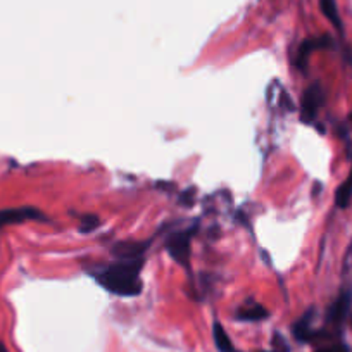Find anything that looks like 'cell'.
Returning <instances> with one entry per match:
<instances>
[{"label":"cell","instance_id":"1","mask_svg":"<svg viewBox=\"0 0 352 352\" xmlns=\"http://www.w3.org/2000/svg\"><path fill=\"white\" fill-rule=\"evenodd\" d=\"M144 263V257H114L113 263L94 266L90 275L113 296L137 297L144 289L140 278Z\"/></svg>","mask_w":352,"mask_h":352},{"label":"cell","instance_id":"2","mask_svg":"<svg viewBox=\"0 0 352 352\" xmlns=\"http://www.w3.org/2000/svg\"><path fill=\"white\" fill-rule=\"evenodd\" d=\"M195 232H197V225L188 226V228L180 230V232H173L166 239V250L184 268L190 266V243Z\"/></svg>","mask_w":352,"mask_h":352},{"label":"cell","instance_id":"3","mask_svg":"<svg viewBox=\"0 0 352 352\" xmlns=\"http://www.w3.org/2000/svg\"><path fill=\"white\" fill-rule=\"evenodd\" d=\"M323 88L318 83L311 85L302 96V104H300V118L304 123H313L314 118L320 113V107L323 104Z\"/></svg>","mask_w":352,"mask_h":352},{"label":"cell","instance_id":"4","mask_svg":"<svg viewBox=\"0 0 352 352\" xmlns=\"http://www.w3.org/2000/svg\"><path fill=\"white\" fill-rule=\"evenodd\" d=\"M36 219H45L42 211L32 206H23V208H9L0 211V228L8 225H16V223L36 221Z\"/></svg>","mask_w":352,"mask_h":352},{"label":"cell","instance_id":"5","mask_svg":"<svg viewBox=\"0 0 352 352\" xmlns=\"http://www.w3.org/2000/svg\"><path fill=\"white\" fill-rule=\"evenodd\" d=\"M349 306H351V294L344 292L333 304H331L330 309H328V321L335 324L342 323V321L345 320V316H347Z\"/></svg>","mask_w":352,"mask_h":352},{"label":"cell","instance_id":"6","mask_svg":"<svg viewBox=\"0 0 352 352\" xmlns=\"http://www.w3.org/2000/svg\"><path fill=\"white\" fill-rule=\"evenodd\" d=\"M148 242H120L114 245V257H144Z\"/></svg>","mask_w":352,"mask_h":352},{"label":"cell","instance_id":"7","mask_svg":"<svg viewBox=\"0 0 352 352\" xmlns=\"http://www.w3.org/2000/svg\"><path fill=\"white\" fill-rule=\"evenodd\" d=\"M270 316L268 309L257 302H247L236 311V320L240 321H261Z\"/></svg>","mask_w":352,"mask_h":352},{"label":"cell","instance_id":"8","mask_svg":"<svg viewBox=\"0 0 352 352\" xmlns=\"http://www.w3.org/2000/svg\"><path fill=\"white\" fill-rule=\"evenodd\" d=\"M294 335L299 342H309L316 337V331L311 328V313H306L296 324H294Z\"/></svg>","mask_w":352,"mask_h":352},{"label":"cell","instance_id":"9","mask_svg":"<svg viewBox=\"0 0 352 352\" xmlns=\"http://www.w3.org/2000/svg\"><path fill=\"white\" fill-rule=\"evenodd\" d=\"M212 335H214V344L219 352H235L232 340H230V337L226 335L223 324L218 323V321H216L214 327H212Z\"/></svg>","mask_w":352,"mask_h":352},{"label":"cell","instance_id":"10","mask_svg":"<svg viewBox=\"0 0 352 352\" xmlns=\"http://www.w3.org/2000/svg\"><path fill=\"white\" fill-rule=\"evenodd\" d=\"M351 199H352V169L347 180L338 187L337 195H335V202H337L338 208L345 209L349 206V202H351Z\"/></svg>","mask_w":352,"mask_h":352},{"label":"cell","instance_id":"11","mask_svg":"<svg viewBox=\"0 0 352 352\" xmlns=\"http://www.w3.org/2000/svg\"><path fill=\"white\" fill-rule=\"evenodd\" d=\"M327 40H306V42L300 45L299 49V67L300 69H306V64H307V57H309V54L313 52L314 49H318V47H323L327 45Z\"/></svg>","mask_w":352,"mask_h":352},{"label":"cell","instance_id":"12","mask_svg":"<svg viewBox=\"0 0 352 352\" xmlns=\"http://www.w3.org/2000/svg\"><path fill=\"white\" fill-rule=\"evenodd\" d=\"M321 11L323 14L333 23V26L340 28V18H338L337 6H335V0H321Z\"/></svg>","mask_w":352,"mask_h":352},{"label":"cell","instance_id":"13","mask_svg":"<svg viewBox=\"0 0 352 352\" xmlns=\"http://www.w3.org/2000/svg\"><path fill=\"white\" fill-rule=\"evenodd\" d=\"M97 226H99V218H97V216H92V214L81 216L80 230H81V232H83V233L92 232V230H96Z\"/></svg>","mask_w":352,"mask_h":352},{"label":"cell","instance_id":"14","mask_svg":"<svg viewBox=\"0 0 352 352\" xmlns=\"http://www.w3.org/2000/svg\"><path fill=\"white\" fill-rule=\"evenodd\" d=\"M316 352H349V351L344 344H337V345H330V347L320 349V351Z\"/></svg>","mask_w":352,"mask_h":352},{"label":"cell","instance_id":"15","mask_svg":"<svg viewBox=\"0 0 352 352\" xmlns=\"http://www.w3.org/2000/svg\"><path fill=\"white\" fill-rule=\"evenodd\" d=\"M276 340H278V349H275V351H270V352H289V347H287V345L283 344L282 338L276 337Z\"/></svg>","mask_w":352,"mask_h":352},{"label":"cell","instance_id":"16","mask_svg":"<svg viewBox=\"0 0 352 352\" xmlns=\"http://www.w3.org/2000/svg\"><path fill=\"white\" fill-rule=\"evenodd\" d=\"M0 352H9L8 347H6V345L2 344V342H0Z\"/></svg>","mask_w":352,"mask_h":352}]
</instances>
